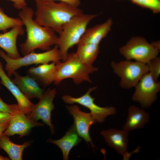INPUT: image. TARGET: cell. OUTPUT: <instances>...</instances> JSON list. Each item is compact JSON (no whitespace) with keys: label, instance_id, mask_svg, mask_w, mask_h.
<instances>
[{"label":"cell","instance_id":"cell-3","mask_svg":"<svg viewBox=\"0 0 160 160\" xmlns=\"http://www.w3.org/2000/svg\"><path fill=\"white\" fill-rule=\"evenodd\" d=\"M97 15L83 13L73 17L64 24L57 44L63 61L67 57L69 49L78 44L88 25Z\"/></svg>","mask_w":160,"mask_h":160},{"label":"cell","instance_id":"cell-13","mask_svg":"<svg viewBox=\"0 0 160 160\" xmlns=\"http://www.w3.org/2000/svg\"><path fill=\"white\" fill-rule=\"evenodd\" d=\"M107 145L122 155L124 159L130 156L127 152L129 132L124 129H110L101 131Z\"/></svg>","mask_w":160,"mask_h":160},{"label":"cell","instance_id":"cell-1","mask_svg":"<svg viewBox=\"0 0 160 160\" xmlns=\"http://www.w3.org/2000/svg\"><path fill=\"white\" fill-rule=\"evenodd\" d=\"M33 9L26 7L20 11V18L26 28L27 38L25 41L20 45L22 54L25 56L39 49L46 51L50 47L56 45L58 36L52 28L40 25L33 19Z\"/></svg>","mask_w":160,"mask_h":160},{"label":"cell","instance_id":"cell-19","mask_svg":"<svg viewBox=\"0 0 160 160\" xmlns=\"http://www.w3.org/2000/svg\"><path fill=\"white\" fill-rule=\"evenodd\" d=\"M149 115L143 109L132 105L128 109V115L123 129L129 131L143 127L149 121Z\"/></svg>","mask_w":160,"mask_h":160},{"label":"cell","instance_id":"cell-4","mask_svg":"<svg viewBox=\"0 0 160 160\" xmlns=\"http://www.w3.org/2000/svg\"><path fill=\"white\" fill-rule=\"evenodd\" d=\"M55 63L56 77L54 82L56 85L68 78L72 79L77 84L84 81L91 82L89 75L98 70L97 68L82 62L74 53H68L63 62L59 61Z\"/></svg>","mask_w":160,"mask_h":160},{"label":"cell","instance_id":"cell-22","mask_svg":"<svg viewBox=\"0 0 160 160\" xmlns=\"http://www.w3.org/2000/svg\"><path fill=\"white\" fill-rule=\"evenodd\" d=\"M76 55L82 62L91 66L96 59L99 52V45L78 44Z\"/></svg>","mask_w":160,"mask_h":160},{"label":"cell","instance_id":"cell-29","mask_svg":"<svg viewBox=\"0 0 160 160\" xmlns=\"http://www.w3.org/2000/svg\"><path fill=\"white\" fill-rule=\"evenodd\" d=\"M59 0L65 2L73 7H78L80 5L81 2L80 0Z\"/></svg>","mask_w":160,"mask_h":160},{"label":"cell","instance_id":"cell-31","mask_svg":"<svg viewBox=\"0 0 160 160\" xmlns=\"http://www.w3.org/2000/svg\"><path fill=\"white\" fill-rule=\"evenodd\" d=\"M9 159L8 157H4L0 155V160H9Z\"/></svg>","mask_w":160,"mask_h":160},{"label":"cell","instance_id":"cell-24","mask_svg":"<svg viewBox=\"0 0 160 160\" xmlns=\"http://www.w3.org/2000/svg\"><path fill=\"white\" fill-rule=\"evenodd\" d=\"M132 2L142 7L148 9L153 13L160 12V0H130Z\"/></svg>","mask_w":160,"mask_h":160},{"label":"cell","instance_id":"cell-9","mask_svg":"<svg viewBox=\"0 0 160 160\" xmlns=\"http://www.w3.org/2000/svg\"><path fill=\"white\" fill-rule=\"evenodd\" d=\"M96 88V87H94L89 88L86 93L79 97L65 95L62 97V99L66 103H77L88 108L97 122L101 123L105 121L108 116L115 114L116 110L113 107H101L95 103V98L91 96L90 93Z\"/></svg>","mask_w":160,"mask_h":160},{"label":"cell","instance_id":"cell-25","mask_svg":"<svg viewBox=\"0 0 160 160\" xmlns=\"http://www.w3.org/2000/svg\"><path fill=\"white\" fill-rule=\"evenodd\" d=\"M147 64L149 68V72L154 79L158 81L160 74V58L159 57L151 60Z\"/></svg>","mask_w":160,"mask_h":160},{"label":"cell","instance_id":"cell-6","mask_svg":"<svg viewBox=\"0 0 160 160\" xmlns=\"http://www.w3.org/2000/svg\"><path fill=\"white\" fill-rule=\"evenodd\" d=\"M160 50V42L149 43L144 38L134 37L120 49V52L127 60L148 63L156 57Z\"/></svg>","mask_w":160,"mask_h":160},{"label":"cell","instance_id":"cell-12","mask_svg":"<svg viewBox=\"0 0 160 160\" xmlns=\"http://www.w3.org/2000/svg\"><path fill=\"white\" fill-rule=\"evenodd\" d=\"M44 125L32 120L25 113L20 112L13 115L8 126L2 134L8 136L17 134L21 138L28 135L32 128Z\"/></svg>","mask_w":160,"mask_h":160},{"label":"cell","instance_id":"cell-26","mask_svg":"<svg viewBox=\"0 0 160 160\" xmlns=\"http://www.w3.org/2000/svg\"><path fill=\"white\" fill-rule=\"evenodd\" d=\"M0 111L14 115L22 112L17 104H8L5 103L0 97Z\"/></svg>","mask_w":160,"mask_h":160},{"label":"cell","instance_id":"cell-16","mask_svg":"<svg viewBox=\"0 0 160 160\" xmlns=\"http://www.w3.org/2000/svg\"><path fill=\"white\" fill-rule=\"evenodd\" d=\"M24 30L22 26H17L8 31L0 33V47L6 52L9 57L17 59L21 57L17 50L16 41L18 36L23 35Z\"/></svg>","mask_w":160,"mask_h":160},{"label":"cell","instance_id":"cell-23","mask_svg":"<svg viewBox=\"0 0 160 160\" xmlns=\"http://www.w3.org/2000/svg\"><path fill=\"white\" fill-rule=\"evenodd\" d=\"M24 24L20 17H10L6 15L0 7V31L3 33L7 31V29L17 26H22Z\"/></svg>","mask_w":160,"mask_h":160},{"label":"cell","instance_id":"cell-2","mask_svg":"<svg viewBox=\"0 0 160 160\" xmlns=\"http://www.w3.org/2000/svg\"><path fill=\"white\" fill-rule=\"evenodd\" d=\"M36 7L35 21L60 33L64 24L73 17L83 14V10L62 1L34 0Z\"/></svg>","mask_w":160,"mask_h":160},{"label":"cell","instance_id":"cell-8","mask_svg":"<svg viewBox=\"0 0 160 160\" xmlns=\"http://www.w3.org/2000/svg\"><path fill=\"white\" fill-rule=\"evenodd\" d=\"M132 100L143 108L150 106L155 101L160 90V82L155 80L149 72L145 74L135 87Z\"/></svg>","mask_w":160,"mask_h":160},{"label":"cell","instance_id":"cell-27","mask_svg":"<svg viewBox=\"0 0 160 160\" xmlns=\"http://www.w3.org/2000/svg\"><path fill=\"white\" fill-rule=\"evenodd\" d=\"M13 2L14 7L18 9H22L27 7L25 0H9Z\"/></svg>","mask_w":160,"mask_h":160},{"label":"cell","instance_id":"cell-5","mask_svg":"<svg viewBox=\"0 0 160 160\" xmlns=\"http://www.w3.org/2000/svg\"><path fill=\"white\" fill-rule=\"evenodd\" d=\"M0 56L6 62L5 69L9 77L21 67L28 65L56 62L62 60L60 51L57 45L52 49L45 52L37 53L34 51L17 59L10 58L3 51L0 49Z\"/></svg>","mask_w":160,"mask_h":160},{"label":"cell","instance_id":"cell-17","mask_svg":"<svg viewBox=\"0 0 160 160\" xmlns=\"http://www.w3.org/2000/svg\"><path fill=\"white\" fill-rule=\"evenodd\" d=\"M27 73L34 79L40 86L47 87L55 80V62L41 64L37 66L30 67L27 70Z\"/></svg>","mask_w":160,"mask_h":160},{"label":"cell","instance_id":"cell-28","mask_svg":"<svg viewBox=\"0 0 160 160\" xmlns=\"http://www.w3.org/2000/svg\"><path fill=\"white\" fill-rule=\"evenodd\" d=\"M13 115L0 111V123L9 121Z\"/></svg>","mask_w":160,"mask_h":160},{"label":"cell","instance_id":"cell-15","mask_svg":"<svg viewBox=\"0 0 160 160\" xmlns=\"http://www.w3.org/2000/svg\"><path fill=\"white\" fill-rule=\"evenodd\" d=\"M13 75L14 77L12 81L28 98L39 100L42 97L45 91L32 77L28 74L22 76L16 71Z\"/></svg>","mask_w":160,"mask_h":160},{"label":"cell","instance_id":"cell-20","mask_svg":"<svg viewBox=\"0 0 160 160\" xmlns=\"http://www.w3.org/2000/svg\"><path fill=\"white\" fill-rule=\"evenodd\" d=\"M79 137L73 124L62 138L54 140L49 139L48 141L57 146L62 151L63 160H67L71 150L81 140Z\"/></svg>","mask_w":160,"mask_h":160},{"label":"cell","instance_id":"cell-7","mask_svg":"<svg viewBox=\"0 0 160 160\" xmlns=\"http://www.w3.org/2000/svg\"><path fill=\"white\" fill-rule=\"evenodd\" d=\"M111 65L114 73L120 79V87L125 89L135 87L142 76L149 72L147 64L136 61H112Z\"/></svg>","mask_w":160,"mask_h":160},{"label":"cell","instance_id":"cell-10","mask_svg":"<svg viewBox=\"0 0 160 160\" xmlns=\"http://www.w3.org/2000/svg\"><path fill=\"white\" fill-rule=\"evenodd\" d=\"M56 93V89H48L39 102L35 104L30 113L27 115L36 121L42 120L49 127L52 134L55 133V127L51 122V112L55 108L53 101Z\"/></svg>","mask_w":160,"mask_h":160},{"label":"cell","instance_id":"cell-14","mask_svg":"<svg viewBox=\"0 0 160 160\" xmlns=\"http://www.w3.org/2000/svg\"><path fill=\"white\" fill-rule=\"evenodd\" d=\"M0 79V83L10 91L16 99L20 111L27 115L29 114L35 104L24 95L6 73L3 69L2 63L1 62Z\"/></svg>","mask_w":160,"mask_h":160},{"label":"cell","instance_id":"cell-11","mask_svg":"<svg viewBox=\"0 0 160 160\" xmlns=\"http://www.w3.org/2000/svg\"><path fill=\"white\" fill-rule=\"evenodd\" d=\"M67 109L74 119L73 124L79 136L87 143H90L92 147L94 146L90 136L89 130L91 126L97 121L90 113H87L80 110L77 105L67 106Z\"/></svg>","mask_w":160,"mask_h":160},{"label":"cell","instance_id":"cell-32","mask_svg":"<svg viewBox=\"0 0 160 160\" xmlns=\"http://www.w3.org/2000/svg\"><path fill=\"white\" fill-rule=\"evenodd\" d=\"M1 85H0V89H1Z\"/></svg>","mask_w":160,"mask_h":160},{"label":"cell","instance_id":"cell-18","mask_svg":"<svg viewBox=\"0 0 160 160\" xmlns=\"http://www.w3.org/2000/svg\"><path fill=\"white\" fill-rule=\"evenodd\" d=\"M112 24V20L110 18L102 24L86 29L78 44L99 45L101 40L107 36L110 30Z\"/></svg>","mask_w":160,"mask_h":160},{"label":"cell","instance_id":"cell-21","mask_svg":"<svg viewBox=\"0 0 160 160\" xmlns=\"http://www.w3.org/2000/svg\"><path fill=\"white\" fill-rule=\"evenodd\" d=\"M31 143L28 141L22 144H17L11 141L8 136L2 134L0 137V148L7 154L11 160H21L24 150Z\"/></svg>","mask_w":160,"mask_h":160},{"label":"cell","instance_id":"cell-30","mask_svg":"<svg viewBox=\"0 0 160 160\" xmlns=\"http://www.w3.org/2000/svg\"><path fill=\"white\" fill-rule=\"evenodd\" d=\"M9 121L0 123V137L8 126Z\"/></svg>","mask_w":160,"mask_h":160}]
</instances>
